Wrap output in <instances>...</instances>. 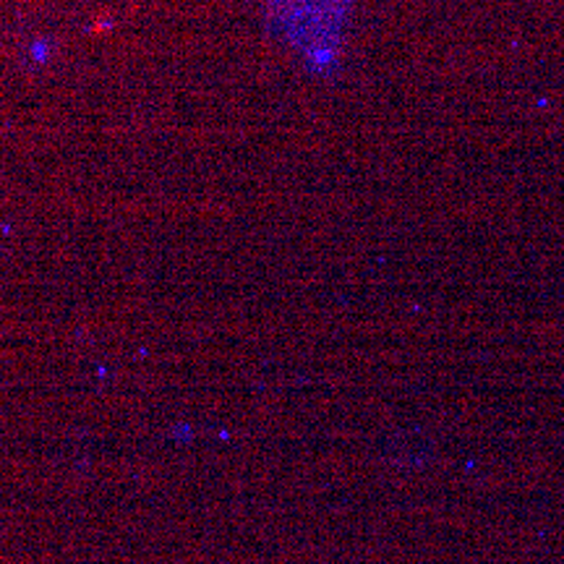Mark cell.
Wrapping results in <instances>:
<instances>
[{"label":"cell","mask_w":564,"mask_h":564,"mask_svg":"<svg viewBox=\"0 0 564 564\" xmlns=\"http://www.w3.org/2000/svg\"><path fill=\"white\" fill-rule=\"evenodd\" d=\"M348 6L350 0H291L288 32L301 45L316 42L333 58L337 45H340Z\"/></svg>","instance_id":"6da1fadb"}]
</instances>
